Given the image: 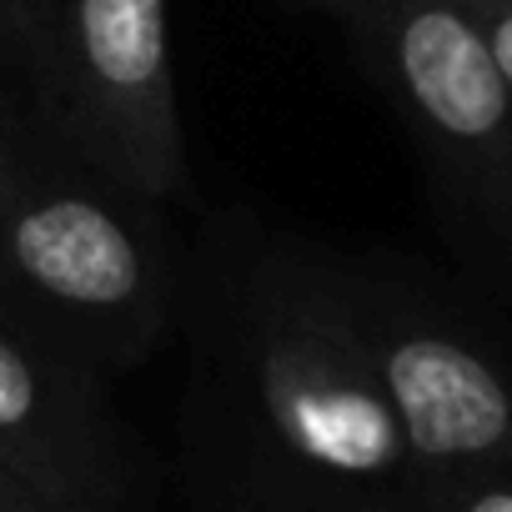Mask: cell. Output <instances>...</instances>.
<instances>
[{
    "label": "cell",
    "mask_w": 512,
    "mask_h": 512,
    "mask_svg": "<svg viewBox=\"0 0 512 512\" xmlns=\"http://www.w3.org/2000/svg\"><path fill=\"white\" fill-rule=\"evenodd\" d=\"M31 21V0H0V31Z\"/></svg>",
    "instance_id": "30bf717a"
},
{
    "label": "cell",
    "mask_w": 512,
    "mask_h": 512,
    "mask_svg": "<svg viewBox=\"0 0 512 512\" xmlns=\"http://www.w3.org/2000/svg\"><path fill=\"white\" fill-rule=\"evenodd\" d=\"M467 6L477 11V21L487 31V46L497 56V71L512 91V0H467Z\"/></svg>",
    "instance_id": "ba28073f"
},
{
    "label": "cell",
    "mask_w": 512,
    "mask_h": 512,
    "mask_svg": "<svg viewBox=\"0 0 512 512\" xmlns=\"http://www.w3.org/2000/svg\"><path fill=\"white\" fill-rule=\"evenodd\" d=\"M392 81L467 171L512 166V91L467 0H372Z\"/></svg>",
    "instance_id": "5b68a950"
},
{
    "label": "cell",
    "mask_w": 512,
    "mask_h": 512,
    "mask_svg": "<svg viewBox=\"0 0 512 512\" xmlns=\"http://www.w3.org/2000/svg\"><path fill=\"white\" fill-rule=\"evenodd\" d=\"M0 272L101 352L136 357L161 332V282L141 236L86 191H16L0 221Z\"/></svg>",
    "instance_id": "7a4b0ae2"
},
{
    "label": "cell",
    "mask_w": 512,
    "mask_h": 512,
    "mask_svg": "<svg viewBox=\"0 0 512 512\" xmlns=\"http://www.w3.org/2000/svg\"><path fill=\"white\" fill-rule=\"evenodd\" d=\"M357 6H362V0H357Z\"/></svg>",
    "instance_id": "5bb4252c"
},
{
    "label": "cell",
    "mask_w": 512,
    "mask_h": 512,
    "mask_svg": "<svg viewBox=\"0 0 512 512\" xmlns=\"http://www.w3.org/2000/svg\"><path fill=\"white\" fill-rule=\"evenodd\" d=\"M0 512H31V507H26V502H21V497L6 487V482H0Z\"/></svg>",
    "instance_id": "8fae6325"
},
{
    "label": "cell",
    "mask_w": 512,
    "mask_h": 512,
    "mask_svg": "<svg viewBox=\"0 0 512 512\" xmlns=\"http://www.w3.org/2000/svg\"><path fill=\"white\" fill-rule=\"evenodd\" d=\"M16 176H11V161L6 156H0V221H6V211H11V201H16Z\"/></svg>",
    "instance_id": "9c48e42d"
},
{
    "label": "cell",
    "mask_w": 512,
    "mask_h": 512,
    "mask_svg": "<svg viewBox=\"0 0 512 512\" xmlns=\"http://www.w3.org/2000/svg\"><path fill=\"white\" fill-rule=\"evenodd\" d=\"M392 397L407 462L477 472L512 462V387L472 347L432 327H362Z\"/></svg>",
    "instance_id": "8992f818"
},
{
    "label": "cell",
    "mask_w": 512,
    "mask_h": 512,
    "mask_svg": "<svg viewBox=\"0 0 512 512\" xmlns=\"http://www.w3.org/2000/svg\"><path fill=\"white\" fill-rule=\"evenodd\" d=\"M437 512H512V482H487V477H452L437 492Z\"/></svg>",
    "instance_id": "52a82bcc"
},
{
    "label": "cell",
    "mask_w": 512,
    "mask_h": 512,
    "mask_svg": "<svg viewBox=\"0 0 512 512\" xmlns=\"http://www.w3.org/2000/svg\"><path fill=\"white\" fill-rule=\"evenodd\" d=\"M372 512H387V507H372Z\"/></svg>",
    "instance_id": "4fadbf2b"
},
{
    "label": "cell",
    "mask_w": 512,
    "mask_h": 512,
    "mask_svg": "<svg viewBox=\"0 0 512 512\" xmlns=\"http://www.w3.org/2000/svg\"><path fill=\"white\" fill-rule=\"evenodd\" d=\"M251 377L277 442L312 472L367 482L407 467L372 342L317 292L272 297L251 322Z\"/></svg>",
    "instance_id": "6da1fadb"
},
{
    "label": "cell",
    "mask_w": 512,
    "mask_h": 512,
    "mask_svg": "<svg viewBox=\"0 0 512 512\" xmlns=\"http://www.w3.org/2000/svg\"><path fill=\"white\" fill-rule=\"evenodd\" d=\"M0 482L31 512H126L131 462L86 377L0 332Z\"/></svg>",
    "instance_id": "277c9868"
},
{
    "label": "cell",
    "mask_w": 512,
    "mask_h": 512,
    "mask_svg": "<svg viewBox=\"0 0 512 512\" xmlns=\"http://www.w3.org/2000/svg\"><path fill=\"white\" fill-rule=\"evenodd\" d=\"M317 6H357V0H317Z\"/></svg>",
    "instance_id": "7c38bea8"
},
{
    "label": "cell",
    "mask_w": 512,
    "mask_h": 512,
    "mask_svg": "<svg viewBox=\"0 0 512 512\" xmlns=\"http://www.w3.org/2000/svg\"><path fill=\"white\" fill-rule=\"evenodd\" d=\"M66 76L91 146L141 196L186 181L166 0H66Z\"/></svg>",
    "instance_id": "3957f363"
}]
</instances>
